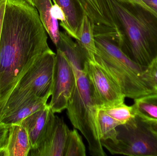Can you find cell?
Returning a JSON list of instances; mask_svg holds the SVG:
<instances>
[{"instance_id":"obj_25","label":"cell","mask_w":157,"mask_h":156,"mask_svg":"<svg viewBox=\"0 0 157 156\" xmlns=\"http://www.w3.org/2000/svg\"><path fill=\"white\" fill-rule=\"evenodd\" d=\"M147 7L157 13V0H141Z\"/></svg>"},{"instance_id":"obj_10","label":"cell","mask_w":157,"mask_h":156,"mask_svg":"<svg viewBox=\"0 0 157 156\" xmlns=\"http://www.w3.org/2000/svg\"><path fill=\"white\" fill-rule=\"evenodd\" d=\"M71 130L62 117L55 116L48 133L40 145L29 156H64V149Z\"/></svg>"},{"instance_id":"obj_14","label":"cell","mask_w":157,"mask_h":156,"mask_svg":"<svg viewBox=\"0 0 157 156\" xmlns=\"http://www.w3.org/2000/svg\"><path fill=\"white\" fill-rule=\"evenodd\" d=\"M49 98L32 97L24 100L15 108L0 117V122L8 125L18 124L21 121L47 105Z\"/></svg>"},{"instance_id":"obj_1","label":"cell","mask_w":157,"mask_h":156,"mask_svg":"<svg viewBox=\"0 0 157 156\" xmlns=\"http://www.w3.org/2000/svg\"><path fill=\"white\" fill-rule=\"evenodd\" d=\"M37 10L25 0H7L0 38V111L21 78L50 50Z\"/></svg>"},{"instance_id":"obj_11","label":"cell","mask_w":157,"mask_h":156,"mask_svg":"<svg viewBox=\"0 0 157 156\" xmlns=\"http://www.w3.org/2000/svg\"><path fill=\"white\" fill-rule=\"evenodd\" d=\"M55 115L48 104L21 121L26 128L31 145L30 151L36 150L44 140Z\"/></svg>"},{"instance_id":"obj_2","label":"cell","mask_w":157,"mask_h":156,"mask_svg":"<svg viewBox=\"0 0 157 156\" xmlns=\"http://www.w3.org/2000/svg\"><path fill=\"white\" fill-rule=\"evenodd\" d=\"M121 37L120 47L147 68L157 57V13L133 0H106Z\"/></svg>"},{"instance_id":"obj_7","label":"cell","mask_w":157,"mask_h":156,"mask_svg":"<svg viewBox=\"0 0 157 156\" xmlns=\"http://www.w3.org/2000/svg\"><path fill=\"white\" fill-rule=\"evenodd\" d=\"M75 73L65 54L57 49L55 75L49 106L54 113H61L68 106L75 85Z\"/></svg>"},{"instance_id":"obj_26","label":"cell","mask_w":157,"mask_h":156,"mask_svg":"<svg viewBox=\"0 0 157 156\" xmlns=\"http://www.w3.org/2000/svg\"><path fill=\"white\" fill-rule=\"evenodd\" d=\"M149 127L153 132L157 134V122L147 121Z\"/></svg>"},{"instance_id":"obj_27","label":"cell","mask_w":157,"mask_h":156,"mask_svg":"<svg viewBox=\"0 0 157 156\" xmlns=\"http://www.w3.org/2000/svg\"><path fill=\"white\" fill-rule=\"evenodd\" d=\"M25 1H27L29 3L31 4V5L36 7V4L37 0H25Z\"/></svg>"},{"instance_id":"obj_8","label":"cell","mask_w":157,"mask_h":156,"mask_svg":"<svg viewBox=\"0 0 157 156\" xmlns=\"http://www.w3.org/2000/svg\"><path fill=\"white\" fill-rule=\"evenodd\" d=\"M86 66L99 109L124 103L126 97L121 87L96 60H87Z\"/></svg>"},{"instance_id":"obj_20","label":"cell","mask_w":157,"mask_h":156,"mask_svg":"<svg viewBox=\"0 0 157 156\" xmlns=\"http://www.w3.org/2000/svg\"><path fill=\"white\" fill-rule=\"evenodd\" d=\"M106 113L121 124H124L135 117L132 106H128L124 103L112 106L100 108Z\"/></svg>"},{"instance_id":"obj_18","label":"cell","mask_w":157,"mask_h":156,"mask_svg":"<svg viewBox=\"0 0 157 156\" xmlns=\"http://www.w3.org/2000/svg\"><path fill=\"white\" fill-rule=\"evenodd\" d=\"M98 125L101 140H110L113 143H117L116 127L121 125L119 122L109 116L102 109H99Z\"/></svg>"},{"instance_id":"obj_15","label":"cell","mask_w":157,"mask_h":156,"mask_svg":"<svg viewBox=\"0 0 157 156\" xmlns=\"http://www.w3.org/2000/svg\"><path fill=\"white\" fill-rule=\"evenodd\" d=\"M52 0H37L36 7L47 34L56 46L59 41L60 31L58 20L54 18L52 14Z\"/></svg>"},{"instance_id":"obj_16","label":"cell","mask_w":157,"mask_h":156,"mask_svg":"<svg viewBox=\"0 0 157 156\" xmlns=\"http://www.w3.org/2000/svg\"><path fill=\"white\" fill-rule=\"evenodd\" d=\"M76 42L88 60L95 61L97 48L94 27L91 21L86 14L83 17Z\"/></svg>"},{"instance_id":"obj_6","label":"cell","mask_w":157,"mask_h":156,"mask_svg":"<svg viewBox=\"0 0 157 156\" xmlns=\"http://www.w3.org/2000/svg\"><path fill=\"white\" fill-rule=\"evenodd\" d=\"M56 57L52 49L43 54L21 78L4 105L30 95L40 98L51 96Z\"/></svg>"},{"instance_id":"obj_4","label":"cell","mask_w":157,"mask_h":156,"mask_svg":"<svg viewBox=\"0 0 157 156\" xmlns=\"http://www.w3.org/2000/svg\"><path fill=\"white\" fill-rule=\"evenodd\" d=\"M96 61L121 87L126 98L136 99L156 93L144 78L147 68L130 59L115 38L103 34H94Z\"/></svg>"},{"instance_id":"obj_17","label":"cell","mask_w":157,"mask_h":156,"mask_svg":"<svg viewBox=\"0 0 157 156\" xmlns=\"http://www.w3.org/2000/svg\"><path fill=\"white\" fill-rule=\"evenodd\" d=\"M135 114L146 121L157 122V92L134 99Z\"/></svg>"},{"instance_id":"obj_24","label":"cell","mask_w":157,"mask_h":156,"mask_svg":"<svg viewBox=\"0 0 157 156\" xmlns=\"http://www.w3.org/2000/svg\"><path fill=\"white\" fill-rule=\"evenodd\" d=\"M7 0H0V38L2 27L3 21Z\"/></svg>"},{"instance_id":"obj_12","label":"cell","mask_w":157,"mask_h":156,"mask_svg":"<svg viewBox=\"0 0 157 156\" xmlns=\"http://www.w3.org/2000/svg\"><path fill=\"white\" fill-rule=\"evenodd\" d=\"M31 148L26 127L21 124L11 125L6 145L0 156H28Z\"/></svg>"},{"instance_id":"obj_5","label":"cell","mask_w":157,"mask_h":156,"mask_svg":"<svg viewBox=\"0 0 157 156\" xmlns=\"http://www.w3.org/2000/svg\"><path fill=\"white\" fill-rule=\"evenodd\" d=\"M117 142L101 140L111 154L131 156H157V134L147 121L136 115L126 123L116 127Z\"/></svg>"},{"instance_id":"obj_28","label":"cell","mask_w":157,"mask_h":156,"mask_svg":"<svg viewBox=\"0 0 157 156\" xmlns=\"http://www.w3.org/2000/svg\"><path fill=\"white\" fill-rule=\"evenodd\" d=\"M133 1H135V2H136L139 3L143 5H145V6H147L141 0H133Z\"/></svg>"},{"instance_id":"obj_9","label":"cell","mask_w":157,"mask_h":156,"mask_svg":"<svg viewBox=\"0 0 157 156\" xmlns=\"http://www.w3.org/2000/svg\"><path fill=\"white\" fill-rule=\"evenodd\" d=\"M94 27V34H103L115 38L120 44L121 37L119 28L106 0H77Z\"/></svg>"},{"instance_id":"obj_22","label":"cell","mask_w":157,"mask_h":156,"mask_svg":"<svg viewBox=\"0 0 157 156\" xmlns=\"http://www.w3.org/2000/svg\"><path fill=\"white\" fill-rule=\"evenodd\" d=\"M10 125L0 122V154L3 151L7 142Z\"/></svg>"},{"instance_id":"obj_23","label":"cell","mask_w":157,"mask_h":156,"mask_svg":"<svg viewBox=\"0 0 157 156\" xmlns=\"http://www.w3.org/2000/svg\"><path fill=\"white\" fill-rule=\"evenodd\" d=\"M51 13L52 16L58 20H60L61 23H63L65 20V16L62 9L57 4H54L52 7Z\"/></svg>"},{"instance_id":"obj_3","label":"cell","mask_w":157,"mask_h":156,"mask_svg":"<svg viewBox=\"0 0 157 156\" xmlns=\"http://www.w3.org/2000/svg\"><path fill=\"white\" fill-rule=\"evenodd\" d=\"M87 60L71 62L75 75V85L66 110L71 123L86 139L90 155H107L101 142L98 125L99 105L86 68Z\"/></svg>"},{"instance_id":"obj_21","label":"cell","mask_w":157,"mask_h":156,"mask_svg":"<svg viewBox=\"0 0 157 156\" xmlns=\"http://www.w3.org/2000/svg\"><path fill=\"white\" fill-rule=\"evenodd\" d=\"M144 80L157 92V57L144 72Z\"/></svg>"},{"instance_id":"obj_19","label":"cell","mask_w":157,"mask_h":156,"mask_svg":"<svg viewBox=\"0 0 157 156\" xmlns=\"http://www.w3.org/2000/svg\"><path fill=\"white\" fill-rule=\"evenodd\" d=\"M86 156V147L81 136L75 128L71 130L65 145L64 156Z\"/></svg>"},{"instance_id":"obj_13","label":"cell","mask_w":157,"mask_h":156,"mask_svg":"<svg viewBox=\"0 0 157 156\" xmlns=\"http://www.w3.org/2000/svg\"><path fill=\"white\" fill-rule=\"evenodd\" d=\"M62 9L65 20L60 25L72 38L77 40L85 13L77 0H52Z\"/></svg>"}]
</instances>
